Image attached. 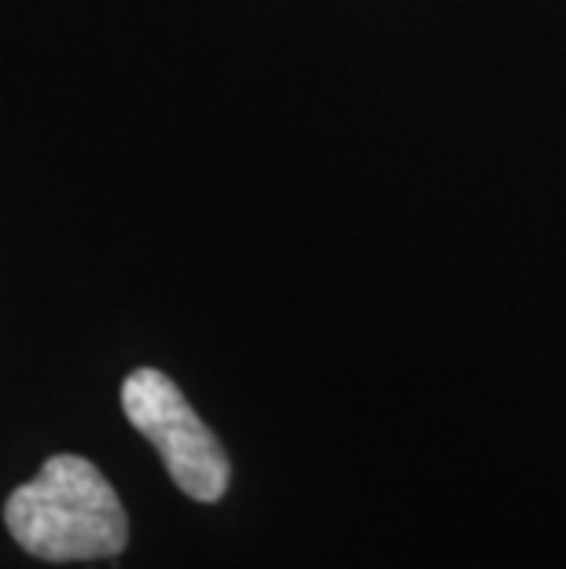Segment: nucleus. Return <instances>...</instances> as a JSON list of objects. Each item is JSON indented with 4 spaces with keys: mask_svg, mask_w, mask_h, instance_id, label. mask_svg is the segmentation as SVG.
Masks as SVG:
<instances>
[{
    "mask_svg": "<svg viewBox=\"0 0 566 569\" xmlns=\"http://www.w3.org/2000/svg\"><path fill=\"white\" fill-rule=\"evenodd\" d=\"M122 408L126 419L162 456L170 478L199 503H218L232 467L214 430L196 416V408L185 401L180 386L166 379L162 371L140 368L122 382Z\"/></svg>",
    "mask_w": 566,
    "mask_h": 569,
    "instance_id": "2",
    "label": "nucleus"
},
{
    "mask_svg": "<svg viewBox=\"0 0 566 569\" xmlns=\"http://www.w3.org/2000/svg\"><path fill=\"white\" fill-rule=\"evenodd\" d=\"M8 532L41 562H92L122 555L129 518L100 470L81 456H52L4 503Z\"/></svg>",
    "mask_w": 566,
    "mask_h": 569,
    "instance_id": "1",
    "label": "nucleus"
}]
</instances>
